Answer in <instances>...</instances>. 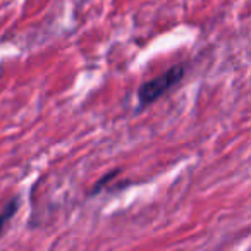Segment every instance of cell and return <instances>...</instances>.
I'll return each instance as SVG.
<instances>
[{
  "label": "cell",
  "mask_w": 251,
  "mask_h": 251,
  "mask_svg": "<svg viewBox=\"0 0 251 251\" xmlns=\"http://www.w3.org/2000/svg\"><path fill=\"white\" fill-rule=\"evenodd\" d=\"M184 74H186L184 64H176V66H172L169 71H165L164 74H160V76L143 83L140 86V90H138L140 107L145 108V107H148V105L155 103V101L160 97H164L169 90H172V88L184 77Z\"/></svg>",
  "instance_id": "6da1fadb"
},
{
  "label": "cell",
  "mask_w": 251,
  "mask_h": 251,
  "mask_svg": "<svg viewBox=\"0 0 251 251\" xmlns=\"http://www.w3.org/2000/svg\"><path fill=\"white\" fill-rule=\"evenodd\" d=\"M19 205H21V198H19V196H14V198L9 200V201L5 203L4 208H2V212H0V237H2V234H4L5 227L9 226V222L12 220V217L18 213Z\"/></svg>",
  "instance_id": "7a4b0ae2"
},
{
  "label": "cell",
  "mask_w": 251,
  "mask_h": 251,
  "mask_svg": "<svg viewBox=\"0 0 251 251\" xmlns=\"http://www.w3.org/2000/svg\"><path fill=\"white\" fill-rule=\"evenodd\" d=\"M119 174H121V169H117V171H112V172H108V174H105L103 177H101L100 181H98L97 184H95V188H93V189H91V191H90V196L97 195V193L100 191V189H103L105 186L108 184V181H110V179H115V177H117Z\"/></svg>",
  "instance_id": "3957f363"
}]
</instances>
